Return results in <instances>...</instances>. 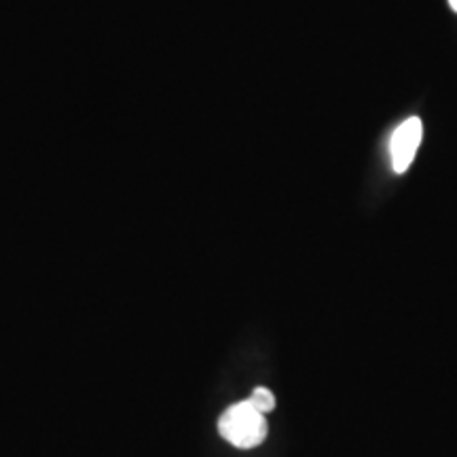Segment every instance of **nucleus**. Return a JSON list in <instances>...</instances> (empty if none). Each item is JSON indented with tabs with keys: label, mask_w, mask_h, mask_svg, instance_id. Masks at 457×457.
<instances>
[{
	"label": "nucleus",
	"mask_w": 457,
	"mask_h": 457,
	"mask_svg": "<svg viewBox=\"0 0 457 457\" xmlns=\"http://www.w3.org/2000/svg\"><path fill=\"white\" fill-rule=\"evenodd\" d=\"M219 432L237 449H254L265 441L267 420L250 400L228 407L219 420Z\"/></svg>",
	"instance_id": "obj_1"
},
{
	"label": "nucleus",
	"mask_w": 457,
	"mask_h": 457,
	"mask_svg": "<svg viewBox=\"0 0 457 457\" xmlns=\"http://www.w3.org/2000/svg\"><path fill=\"white\" fill-rule=\"evenodd\" d=\"M421 138H424V125H421L420 117H409L407 121H403L394 129L390 138V159L396 174H404L411 168Z\"/></svg>",
	"instance_id": "obj_2"
},
{
	"label": "nucleus",
	"mask_w": 457,
	"mask_h": 457,
	"mask_svg": "<svg viewBox=\"0 0 457 457\" xmlns=\"http://www.w3.org/2000/svg\"><path fill=\"white\" fill-rule=\"evenodd\" d=\"M250 403H253V407L256 411H261L262 415L271 413V411L276 409V396H273L271 390H267V387H256L253 396H250Z\"/></svg>",
	"instance_id": "obj_3"
},
{
	"label": "nucleus",
	"mask_w": 457,
	"mask_h": 457,
	"mask_svg": "<svg viewBox=\"0 0 457 457\" xmlns=\"http://www.w3.org/2000/svg\"><path fill=\"white\" fill-rule=\"evenodd\" d=\"M449 4H451V9H453L457 13V0H449Z\"/></svg>",
	"instance_id": "obj_4"
}]
</instances>
